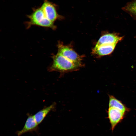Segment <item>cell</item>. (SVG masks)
<instances>
[{
  "label": "cell",
  "instance_id": "cell-10",
  "mask_svg": "<svg viewBox=\"0 0 136 136\" xmlns=\"http://www.w3.org/2000/svg\"><path fill=\"white\" fill-rule=\"evenodd\" d=\"M55 105V103L39 111L33 115L38 125L41 123L49 112L54 108Z\"/></svg>",
  "mask_w": 136,
  "mask_h": 136
},
{
  "label": "cell",
  "instance_id": "cell-11",
  "mask_svg": "<svg viewBox=\"0 0 136 136\" xmlns=\"http://www.w3.org/2000/svg\"><path fill=\"white\" fill-rule=\"evenodd\" d=\"M124 10L136 16V0H132L122 8Z\"/></svg>",
  "mask_w": 136,
  "mask_h": 136
},
{
  "label": "cell",
  "instance_id": "cell-9",
  "mask_svg": "<svg viewBox=\"0 0 136 136\" xmlns=\"http://www.w3.org/2000/svg\"><path fill=\"white\" fill-rule=\"evenodd\" d=\"M109 107H112L117 109L126 114L130 110L122 102L113 96L109 95Z\"/></svg>",
  "mask_w": 136,
  "mask_h": 136
},
{
  "label": "cell",
  "instance_id": "cell-3",
  "mask_svg": "<svg viewBox=\"0 0 136 136\" xmlns=\"http://www.w3.org/2000/svg\"><path fill=\"white\" fill-rule=\"evenodd\" d=\"M58 48V53L74 63L83 65L81 62L82 57L78 55L70 47L59 44Z\"/></svg>",
  "mask_w": 136,
  "mask_h": 136
},
{
  "label": "cell",
  "instance_id": "cell-2",
  "mask_svg": "<svg viewBox=\"0 0 136 136\" xmlns=\"http://www.w3.org/2000/svg\"><path fill=\"white\" fill-rule=\"evenodd\" d=\"M29 21L26 22L27 27L29 28L32 25H36L54 29L56 27L53 22L45 16L41 7L34 9L32 13L28 15Z\"/></svg>",
  "mask_w": 136,
  "mask_h": 136
},
{
  "label": "cell",
  "instance_id": "cell-1",
  "mask_svg": "<svg viewBox=\"0 0 136 136\" xmlns=\"http://www.w3.org/2000/svg\"><path fill=\"white\" fill-rule=\"evenodd\" d=\"M53 59L52 63L48 69L50 71L66 73L76 71L83 66L74 63L58 53L53 56Z\"/></svg>",
  "mask_w": 136,
  "mask_h": 136
},
{
  "label": "cell",
  "instance_id": "cell-8",
  "mask_svg": "<svg viewBox=\"0 0 136 136\" xmlns=\"http://www.w3.org/2000/svg\"><path fill=\"white\" fill-rule=\"evenodd\" d=\"M116 44H106L94 48L93 53L99 56H103L111 53L114 50Z\"/></svg>",
  "mask_w": 136,
  "mask_h": 136
},
{
  "label": "cell",
  "instance_id": "cell-6",
  "mask_svg": "<svg viewBox=\"0 0 136 136\" xmlns=\"http://www.w3.org/2000/svg\"><path fill=\"white\" fill-rule=\"evenodd\" d=\"M38 125L33 116H29L23 127L21 130L17 132V134L19 136L27 132L36 131L38 129Z\"/></svg>",
  "mask_w": 136,
  "mask_h": 136
},
{
  "label": "cell",
  "instance_id": "cell-4",
  "mask_svg": "<svg viewBox=\"0 0 136 136\" xmlns=\"http://www.w3.org/2000/svg\"><path fill=\"white\" fill-rule=\"evenodd\" d=\"M108 118L111 125L113 131L117 125L125 117L126 113L115 108L109 107L108 111Z\"/></svg>",
  "mask_w": 136,
  "mask_h": 136
},
{
  "label": "cell",
  "instance_id": "cell-7",
  "mask_svg": "<svg viewBox=\"0 0 136 136\" xmlns=\"http://www.w3.org/2000/svg\"><path fill=\"white\" fill-rule=\"evenodd\" d=\"M122 37L113 34H107L102 36L99 39L94 48L106 44H116Z\"/></svg>",
  "mask_w": 136,
  "mask_h": 136
},
{
  "label": "cell",
  "instance_id": "cell-5",
  "mask_svg": "<svg viewBox=\"0 0 136 136\" xmlns=\"http://www.w3.org/2000/svg\"><path fill=\"white\" fill-rule=\"evenodd\" d=\"M45 16L53 22L59 17L54 5L48 0H44L40 7Z\"/></svg>",
  "mask_w": 136,
  "mask_h": 136
}]
</instances>
